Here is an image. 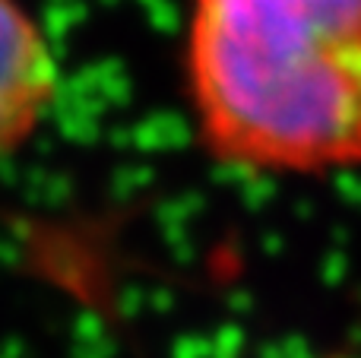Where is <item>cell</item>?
<instances>
[{"label": "cell", "instance_id": "cell-1", "mask_svg": "<svg viewBox=\"0 0 361 358\" xmlns=\"http://www.w3.org/2000/svg\"><path fill=\"white\" fill-rule=\"evenodd\" d=\"M180 80L219 168L361 171V0H187Z\"/></svg>", "mask_w": 361, "mask_h": 358}, {"label": "cell", "instance_id": "cell-2", "mask_svg": "<svg viewBox=\"0 0 361 358\" xmlns=\"http://www.w3.org/2000/svg\"><path fill=\"white\" fill-rule=\"evenodd\" d=\"M61 95V63L25 0H0V159L38 137Z\"/></svg>", "mask_w": 361, "mask_h": 358}]
</instances>
